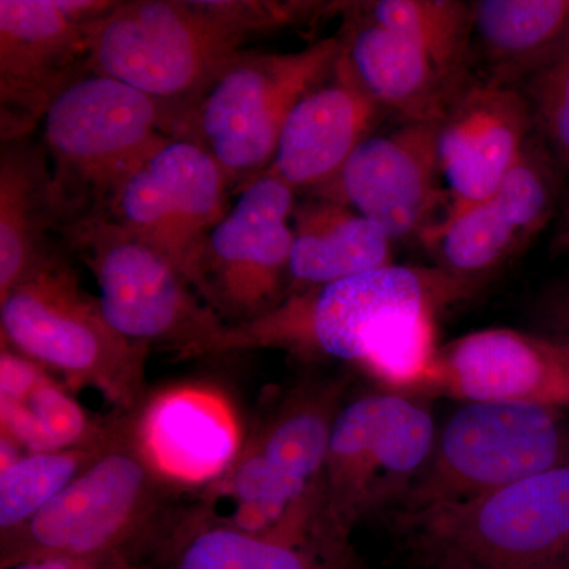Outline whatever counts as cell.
Wrapping results in <instances>:
<instances>
[{
	"mask_svg": "<svg viewBox=\"0 0 569 569\" xmlns=\"http://www.w3.org/2000/svg\"><path fill=\"white\" fill-rule=\"evenodd\" d=\"M470 287L441 271L389 264L284 298L252 321L227 325L212 351L282 348L361 367L391 392L426 389L436 313Z\"/></svg>",
	"mask_w": 569,
	"mask_h": 569,
	"instance_id": "1",
	"label": "cell"
},
{
	"mask_svg": "<svg viewBox=\"0 0 569 569\" xmlns=\"http://www.w3.org/2000/svg\"><path fill=\"white\" fill-rule=\"evenodd\" d=\"M249 31L223 2H116L86 28L88 71L162 103L179 122L236 56Z\"/></svg>",
	"mask_w": 569,
	"mask_h": 569,
	"instance_id": "2",
	"label": "cell"
},
{
	"mask_svg": "<svg viewBox=\"0 0 569 569\" xmlns=\"http://www.w3.org/2000/svg\"><path fill=\"white\" fill-rule=\"evenodd\" d=\"M351 10L343 54L366 91L402 122L440 121L471 82V3L377 0Z\"/></svg>",
	"mask_w": 569,
	"mask_h": 569,
	"instance_id": "3",
	"label": "cell"
},
{
	"mask_svg": "<svg viewBox=\"0 0 569 569\" xmlns=\"http://www.w3.org/2000/svg\"><path fill=\"white\" fill-rule=\"evenodd\" d=\"M395 519L429 569H569V466Z\"/></svg>",
	"mask_w": 569,
	"mask_h": 569,
	"instance_id": "4",
	"label": "cell"
},
{
	"mask_svg": "<svg viewBox=\"0 0 569 569\" xmlns=\"http://www.w3.org/2000/svg\"><path fill=\"white\" fill-rule=\"evenodd\" d=\"M41 126L62 227L103 213L114 187L170 137L171 116L146 93L88 71L56 96Z\"/></svg>",
	"mask_w": 569,
	"mask_h": 569,
	"instance_id": "5",
	"label": "cell"
},
{
	"mask_svg": "<svg viewBox=\"0 0 569 569\" xmlns=\"http://www.w3.org/2000/svg\"><path fill=\"white\" fill-rule=\"evenodd\" d=\"M342 52V37H326L295 52H239L183 116L174 138L200 144L230 187L244 189L274 159L296 103L332 73Z\"/></svg>",
	"mask_w": 569,
	"mask_h": 569,
	"instance_id": "6",
	"label": "cell"
},
{
	"mask_svg": "<svg viewBox=\"0 0 569 569\" xmlns=\"http://www.w3.org/2000/svg\"><path fill=\"white\" fill-rule=\"evenodd\" d=\"M0 323L3 343L37 365L102 389L122 406L140 396L146 347L108 325L99 299L58 253L41 257L0 299Z\"/></svg>",
	"mask_w": 569,
	"mask_h": 569,
	"instance_id": "7",
	"label": "cell"
},
{
	"mask_svg": "<svg viewBox=\"0 0 569 569\" xmlns=\"http://www.w3.org/2000/svg\"><path fill=\"white\" fill-rule=\"evenodd\" d=\"M569 466V419L541 403H463L396 516L463 503Z\"/></svg>",
	"mask_w": 569,
	"mask_h": 569,
	"instance_id": "8",
	"label": "cell"
},
{
	"mask_svg": "<svg viewBox=\"0 0 569 569\" xmlns=\"http://www.w3.org/2000/svg\"><path fill=\"white\" fill-rule=\"evenodd\" d=\"M436 438L430 411L400 392H373L340 408L323 471L326 533L347 542L359 520L395 515L429 462Z\"/></svg>",
	"mask_w": 569,
	"mask_h": 569,
	"instance_id": "9",
	"label": "cell"
},
{
	"mask_svg": "<svg viewBox=\"0 0 569 569\" xmlns=\"http://www.w3.org/2000/svg\"><path fill=\"white\" fill-rule=\"evenodd\" d=\"M62 230L96 276L100 309L118 335L201 355L227 328L173 261L107 216L80 217Z\"/></svg>",
	"mask_w": 569,
	"mask_h": 569,
	"instance_id": "10",
	"label": "cell"
},
{
	"mask_svg": "<svg viewBox=\"0 0 569 569\" xmlns=\"http://www.w3.org/2000/svg\"><path fill=\"white\" fill-rule=\"evenodd\" d=\"M295 209V190L261 174L206 234L186 277L222 320L247 323L287 298Z\"/></svg>",
	"mask_w": 569,
	"mask_h": 569,
	"instance_id": "11",
	"label": "cell"
},
{
	"mask_svg": "<svg viewBox=\"0 0 569 569\" xmlns=\"http://www.w3.org/2000/svg\"><path fill=\"white\" fill-rule=\"evenodd\" d=\"M157 479L134 443L112 441L39 515L7 535L2 567L43 559L102 565L148 519L156 501Z\"/></svg>",
	"mask_w": 569,
	"mask_h": 569,
	"instance_id": "12",
	"label": "cell"
},
{
	"mask_svg": "<svg viewBox=\"0 0 569 569\" xmlns=\"http://www.w3.org/2000/svg\"><path fill=\"white\" fill-rule=\"evenodd\" d=\"M230 182L200 144L163 138L114 187L103 213L186 276L206 234L228 212Z\"/></svg>",
	"mask_w": 569,
	"mask_h": 569,
	"instance_id": "13",
	"label": "cell"
},
{
	"mask_svg": "<svg viewBox=\"0 0 569 569\" xmlns=\"http://www.w3.org/2000/svg\"><path fill=\"white\" fill-rule=\"evenodd\" d=\"M116 2L0 0L3 140H21L62 89L88 73L86 28Z\"/></svg>",
	"mask_w": 569,
	"mask_h": 569,
	"instance_id": "14",
	"label": "cell"
},
{
	"mask_svg": "<svg viewBox=\"0 0 569 569\" xmlns=\"http://www.w3.org/2000/svg\"><path fill=\"white\" fill-rule=\"evenodd\" d=\"M560 170L533 133L492 197L447 213L422 234L438 269L470 288L497 272L556 219L565 193Z\"/></svg>",
	"mask_w": 569,
	"mask_h": 569,
	"instance_id": "15",
	"label": "cell"
},
{
	"mask_svg": "<svg viewBox=\"0 0 569 569\" xmlns=\"http://www.w3.org/2000/svg\"><path fill=\"white\" fill-rule=\"evenodd\" d=\"M436 123L402 122L392 132L370 134L336 178L312 194L348 206L395 242L422 238L445 198Z\"/></svg>",
	"mask_w": 569,
	"mask_h": 569,
	"instance_id": "16",
	"label": "cell"
},
{
	"mask_svg": "<svg viewBox=\"0 0 569 569\" xmlns=\"http://www.w3.org/2000/svg\"><path fill=\"white\" fill-rule=\"evenodd\" d=\"M533 133L529 102L519 88L470 82L436 123L445 216L492 197Z\"/></svg>",
	"mask_w": 569,
	"mask_h": 569,
	"instance_id": "17",
	"label": "cell"
},
{
	"mask_svg": "<svg viewBox=\"0 0 569 569\" xmlns=\"http://www.w3.org/2000/svg\"><path fill=\"white\" fill-rule=\"evenodd\" d=\"M381 112L342 52L332 73L291 110L264 174L276 176L295 192L323 189L373 134Z\"/></svg>",
	"mask_w": 569,
	"mask_h": 569,
	"instance_id": "18",
	"label": "cell"
},
{
	"mask_svg": "<svg viewBox=\"0 0 569 569\" xmlns=\"http://www.w3.org/2000/svg\"><path fill=\"white\" fill-rule=\"evenodd\" d=\"M427 389L463 403L567 407L552 339L515 329H485L438 348Z\"/></svg>",
	"mask_w": 569,
	"mask_h": 569,
	"instance_id": "19",
	"label": "cell"
},
{
	"mask_svg": "<svg viewBox=\"0 0 569 569\" xmlns=\"http://www.w3.org/2000/svg\"><path fill=\"white\" fill-rule=\"evenodd\" d=\"M133 438L157 477L182 486L219 481L241 449V430L228 400L193 385L164 389L149 400Z\"/></svg>",
	"mask_w": 569,
	"mask_h": 569,
	"instance_id": "20",
	"label": "cell"
},
{
	"mask_svg": "<svg viewBox=\"0 0 569 569\" xmlns=\"http://www.w3.org/2000/svg\"><path fill=\"white\" fill-rule=\"evenodd\" d=\"M471 3V82L519 88L569 37V0Z\"/></svg>",
	"mask_w": 569,
	"mask_h": 569,
	"instance_id": "21",
	"label": "cell"
},
{
	"mask_svg": "<svg viewBox=\"0 0 569 569\" xmlns=\"http://www.w3.org/2000/svg\"><path fill=\"white\" fill-rule=\"evenodd\" d=\"M288 296L392 264L391 238L353 209L312 194L296 206Z\"/></svg>",
	"mask_w": 569,
	"mask_h": 569,
	"instance_id": "22",
	"label": "cell"
},
{
	"mask_svg": "<svg viewBox=\"0 0 569 569\" xmlns=\"http://www.w3.org/2000/svg\"><path fill=\"white\" fill-rule=\"evenodd\" d=\"M59 227L50 160L43 144L3 142L0 157V299L50 249L47 233Z\"/></svg>",
	"mask_w": 569,
	"mask_h": 569,
	"instance_id": "23",
	"label": "cell"
},
{
	"mask_svg": "<svg viewBox=\"0 0 569 569\" xmlns=\"http://www.w3.org/2000/svg\"><path fill=\"white\" fill-rule=\"evenodd\" d=\"M176 569H361L347 545H291L230 526L197 531Z\"/></svg>",
	"mask_w": 569,
	"mask_h": 569,
	"instance_id": "24",
	"label": "cell"
},
{
	"mask_svg": "<svg viewBox=\"0 0 569 569\" xmlns=\"http://www.w3.org/2000/svg\"><path fill=\"white\" fill-rule=\"evenodd\" d=\"M108 433L61 451L28 452L0 471V529L11 535L51 503L112 445Z\"/></svg>",
	"mask_w": 569,
	"mask_h": 569,
	"instance_id": "25",
	"label": "cell"
},
{
	"mask_svg": "<svg viewBox=\"0 0 569 569\" xmlns=\"http://www.w3.org/2000/svg\"><path fill=\"white\" fill-rule=\"evenodd\" d=\"M2 436L29 452L61 451L104 437L92 429L77 400L44 376L24 399H0Z\"/></svg>",
	"mask_w": 569,
	"mask_h": 569,
	"instance_id": "26",
	"label": "cell"
},
{
	"mask_svg": "<svg viewBox=\"0 0 569 569\" xmlns=\"http://www.w3.org/2000/svg\"><path fill=\"white\" fill-rule=\"evenodd\" d=\"M520 91L529 102L535 133L561 170L569 171V37Z\"/></svg>",
	"mask_w": 569,
	"mask_h": 569,
	"instance_id": "27",
	"label": "cell"
},
{
	"mask_svg": "<svg viewBox=\"0 0 569 569\" xmlns=\"http://www.w3.org/2000/svg\"><path fill=\"white\" fill-rule=\"evenodd\" d=\"M535 316L545 336L569 339V272L541 291Z\"/></svg>",
	"mask_w": 569,
	"mask_h": 569,
	"instance_id": "28",
	"label": "cell"
},
{
	"mask_svg": "<svg viewBox=\"0 0 569 569\" xmlns=\"http://www.w3.org/2000/svg\"><path fill=\"white\" fill-rule=\"evenodd\" d=\"M549 247L553 254H569V189L565 190L563 198H561Z\"/></svg>",
	"mask_w": 569,
	"mask_h": 569,
	"instance_id": "29",
	"label": "cell"
},
{
	"mask_svg": "<svg viewBox=\"0 0 569 569\" xmlns=\"http://www.w3.org/2000/svg\"><path fill=\"white\" fill-rule=\"evenodd\" d=\"M550 339H552L553 348H556L565 399H567V407H569V339H560V337H550Z\"/></svg>",
	"mask_w": 569,
	"mask_h": 569,
	"instance_id": "30",
	"label": "cell"
}]
</instances>
